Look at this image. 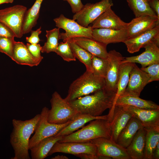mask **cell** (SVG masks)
<instances>
[{
    "label": "cell",
    "instance_id": "cell-1",
    "mask_svg": "<svg viewBox=\"0 0 159 159\" xmlns=\"http://www.w3.org/2000/svg\"><path fill=\"white\" fill-rule=\"evenodd\" d=\"M116 92L105 87L93 93L68 102L77 112L98 116L113 105Z\"/></svg>",
    "mask_w": 159,
    "mask_h": 159
},
{
    "label": "cell",
    "instance_id": "cell-2",
    "mask_svg": "<svg viewBox=\"0 0 159 159\" xmlns=\"http://www.w3.org/2000/svg\"><path fill=\"white\" fill-rule=\"evenodd\" d=\"M40 117V114H38L29 120H12L13 129L10 141L14 150V155L11 159H30L28 151L30 138L34 132Z\"/></svg>",
    "mask_w": 159,
    "mask_h": 159
},
{
    "label": "cell",
    "instance_id": "cell-3",
    "mask_svg": "<svg viewBox=\"0 0 159 159\" xmlns=\"http://www.w3.org/2000/svg\"><path fill=\"white\" fill-rule=\"evenodd\" d=\"M110 125L108 120L97 119L93 120L77 131L64 136L58 142L85 143L100 138L110 139Z\"/></svg>",
    "mask_w": 159,
    "mask_h": 159
},
{
    "label": "cell",
    "instance_id": "cell-4",
    "mask_svg": "<svg viewBox=\"0 0 159 159\" xmlns=\"http://www.w3.org/2000/svg\"><path fill=\"white\" fill-rule=\"evenodd\" d=\"M105 86L104 78L86 70L70 85L65 99L68 102L93 93Z\"/></svg>",
    "mask_w": 159,
    "mask_h": 159
},
{
    "label": "cell",
    "instance_id": "cell-5",
    "mask_svg": "<svg viewBox=\"0 0 159 159\" xmlns=\"http://www.w3.org/2000/svg\"><path fill=\"white\" fill-rule=\"evenodd\" d=\"M51 108L49 110L48 121L51 123L61 124L72 120L77 112L65 98L57 92L52 94L50 100Z\"/></svg>",
    "mask_w": 159,
    "mask_h": 159
},
{
    "label": "cell",
    "instance_id": "cell-6",
    "mask_svg": "<svg viewBox=\"0 0 159 159\" xmlns=\"http://www.w3.org/2000/svg\"><path fill=\"white\" fill-rule=\"evenodd\" d=\"M49 110L46 107H44L42 110L40 114V119L34 131L35 133L29 140V150L37 144L44 139L55 135L72 120L61 124L50 123L48 121Z\"/></svg>",
    "mask_w": 159,
    "mask_h": 159
},
{
    "label": "cell",
    "instance_id": "cell-7",
    "mask_svg": "<svg viewBox=\"0 0 159 159\" xmlns=\"http://www.w3.org/2000/svg\"><path fill=\"white\" fill-rule=\"evenodd\" d=\"M26 7L17 5L0 10V22L4 24L13 32L15 37L23 36L22 29Z\"/></svg>",
    "mask_w": 159,
    "mask_h": 159
},
{
    "label": "cell",
    "instance_id": "cell-8",
    "mask_svg": "<svg viewBox=\"0 0 159 159\" xmlns=\"http://www.w3.org/2000/svg\"><path fill=\"white\" fill-rule=\"evenodd\" d=\"M113 5L112 0H101L95 3H87L74 14L73 19L85 27L88 26L102 14Z\"/></svg>",
    "mask_w": 159,
    "mask_h": 159
},
{
    "label": "cell",
    "instance_id": "cell-9",
    "mask_svg": "<svg viewBox=\"0 0 159 159\" xmlns=\"http://www.w3.org/2000/svg\"><path fill=\"white\" fill-rule=\"evenodd\" d=\"M54 21L58 28L62 29L65 31L60 33V39L63 42L76 37L92 39V29L90 26L84 27L75 20L67 18L62 14L54 19Z\"/></svg>",
    "mask_w": 159,
    "mask_h": 159
},
{
    "label": "cell",
    "instance_id": "cell-10",
    "mask_svg": "<svg viewBox=\"0 0 159 159\" xmlns=\"http://www.w3.org/2000/svg\"><path fill=\"white\" fill-rule=\"evenodd\" d=\"M89 142L96 147L97 155L108 157L114 159H131L126 149L110 139L100 138Z\"/></svg>",
    "mask_w": 159,
    "mask_h": 159
},
{
    "label": "cell",
    "instance_id": "cell-11",
    "mask_svg": "<svg viewBox=\"0 0 159 159\" xmlns=\"http://www.w3.org/2000/svg\"><path fill=\"white\" fill-rule=\"evenodd\" d=\"M107 115L110 125V139L116 143L119 133L132 116L123 110L121 106L116 105L110 109Z\"/></svg>",
    "mask_w": 159,
    "mask_h": 159
},
{
    "label": "cell",
    "instance_id": "cell-12",
    "mask_svg": "<svg viewBox=\"0 0 159 159\" xmlns=\"http://www.w3.org/2000/svg\"><path fill=\"white\" fill-rule=\"evenodd\" d=\"M56 153L70 154L74 155L83 153L97 155L96 146L90 142L59 143L57 142L51 149L48 156Z\"/></svg>",
    "mask_w": 159,
    "mask_h": 159
},
{
    "label": "cell",
    "instance_id": "cell-13",
    "mask_svg": "<svg viewBox=\"0 0 159 159\" xmlns=\"http://www.w3.org/2000/svg\"><path fill=\"white\" fill-rule=\"evenodd\" d=\"M124 58L120 53L115 50L108 52L107 70L105 79V87L116 93L120 65Z\"/></svg>",
    "mask_w": 159,
    "mask_h": 159
},
{
    "label": "cell",
    "instance_id": "cell-14",
    "mask_svg": "<svg viewBox=\"0 0 159 159\" xmlns=\"http://www.w3.org/2000/svg\"><path fill=\"white\" fill-rule=\"evenodd\" d=\"M159 25L157 16L143 15L135 17L128 23L126 29L127 39L137 36Z\"/></svg>",
    "mask_w": 159,
    "mask_h": 159
},
{
    "label": "cell",
    "instance_id": "cell-15",
    "mask_svg": "<svg viewBox=\"0 0 159 159\" xmlns=\"http://www.w3.org/2000/svg\"><path fill=\"white\" fill-rule=\"evenodd\" d=\"M150 80L148 74L134 63L130 73L127 86L122 94L139 97L145 87L149 83Z\"/></svg>",
    "mask_w": 159,
    "mask_h": 159
},
{
    "label": "cell",
    "instance_id": "cell-16",
    "mask_svg": "<svg viewBox=\"0 0 159 159\" xmlns=\"http://www.w3.org/2000/svg\"><path fill=\"white\" fill-rule=\"evenodd\" d=\"M159 41L151 42L144 47L145 50L136 56L124 58L121 62L138 63L144 68L159 63Z\"/></svg>",
    "mask_w": 159,
    "mask_h": 159
},
{
    "label": "cell",
    "instance_id": "cell-17",
    "mask_svg": "<svg viewBox=\"0 0 159 159\" xmlns=\"http://www.w3.org/2000/svg\"><path fill=\"white\" fill-rule=\"evenodd\" d=\"M120 106L125 111L139 120L145 129L159 126V110H148L127 105Z\"/></svg>",
    "mask_w": 159,
    "mask_h": 159
},
{
    "label": "cell",
    "instance_id": "cell-18",
    "mask_svg": "<svg viewBox=\"0 0 159 159\" xmlns=\"http://www.w3.org/2000/svg\"><path fill=\"white\" fill-rule=\"evenodd\" d=\"M91 24L92 29L107 28L114 30L126 29L128 23L122 21L110 8Z\"/></svg>",
    "mask_w": 159,
    "mask_h": 159
},
{
    "label": "cell",
    "instance_id": "cell-19",
    "mask_svg": "<svg viewBox=\"0 0 159 159\" xmlns=\"http://www.w3.org/2000/svg\"><path fill=\"white\" fill-rule=\"evenodd\" d=\"M154 41H159V25L137 36L127 39L124 43L127 51L133 53L138 52L147 44Z\"/></svg>",
    "mask_w": 159,
    "mask_h": 159
},
{
    "label": "cell",
    "instance_id": "cell-20",
    "mask_svg": "<svg viewBox=\"0 0 159 159\" xmlns=\"http://www.w3.org/2000/svg\"><path fill=\"white\" fill-rule=\"evenodd\" d=\"M92 39L107 45L123 42L127 39L126 29L114 30L107 28L92 29Z\"/></svg>",
    "mask_w": 159,
    "mask_h": 159
},
{
    "label": "cell",
    "instance_id": "cell-21",
    "mask_svg": "<svg viewBox=\"0 0 159 159\" xmlns=\"http://www.w3.org/2000/svg\"><path fill=\"white\" fill-rule=\"evenodd\" d=\"M93 56L104 59H107L108 52L107 45L94 40L85 37H76L70 39Z\"/></svg>",
    "mask_w": 159,
    "mask_h": 159
},
{
    "label": "cell",
    "instance_id": "cell-22",
    "mask_svg": "<svg viewBox=\"0 0 159 159\" xmlns=\"http://www.w3.org/2000/svg\"><path fill=\"white\" fill-rule=\"evenodd\" d=\"M12 60L17 64L30 67L38 65L40 61L34 57L22 42L15 41Z\"/></svg>",
    "mask_w": 159,
    "mask_h": 159
},
{
    "label": "cell",
    "instance_id": "cell-23",
    "mask_svg": "<svg viewBox=\"0 0 159 159\" xmlns=\"http://www.w3.org/2000/svg\"><path fill=\"white\" fill-rule=\"evenodd\" d=\"M143 127L140 122L132 116L119 133L116 143L126 148L130 143L137 131Z\"/></svg>",
    "mask_w": 159,
    "mask_h": 159
},
{
    "label": "cell",
    "instance_id": "cell-24",
    "mask_svg": "<svg viewBox=\"0 0 159 159\" xmlns=\"http://www.w3.org/2000/svg\"><path fill=\"white\" fill-rule=\"evenodd\" d=\"M97 119H107V115L95 117L87 114L77 113L71 122L54 136H64L68 135L82 127L86 123Z\"/></svg>",
    "mask_w": 159,
    "mask_h": 159
},
{
    "label": "cell",
    "instance_id": "cell-25",
    "mask_svg": "<svg viewBox=\"0 0 159 159\" xmlns=\"http://www.w3.org/2000/svg\"><path fill=\"white\" fill-rule=\"evenodd\" d=\"M145 134V129L143 127L140 128L125 148L131 159H144Z\"/></svg>",
    "mask_w": 159,
    "mask_h": 159
},
{
    "label": "cell",
    "instance_id": "cell-26",
    "mask_svg": "<svg viewBox=\"0 0 159 159\" xmlns=\"http://www.w3.org/2000/svg\"><path fill=\"white\" fill-rule=\"evenodd\" d=\"M115 105H127L148 110H159V106L152 101L142 99L138 96L124 94L118 97Z\"/></svg>",
    "mask_w": 159,
    "mask_h": 159
},
{
    "label": "cell",
    "instance_id": "cell-27",
    "mask_svg": "<svg viewBox=\"0 0 159 159\" xmlns=\"http://www.w3.org/2000/svg\"><path fill=\"white\" fill-rule=\"evenodd\" d=\"M64 136H52L44 139L29 150L32 159H44L48 154L54 144Z\"/></svg>",
    "mask_w": 159,
    "mask_h": 159
},
{
    "label": "cell",
    "instance_id": "cell-28",
    "mask_svg": "<svg viewBox=\"0 0 159 159\" xmlns=\"http://www.w3.org/2000/svg\"><path fill=\"white\" fill-rule=\"evenodd\" d=\"M44 0H36L33 5L25 13L22 32L25 34L30 32L37 24L39 15L40 10Z\"/></svg>",
    "mask_w": 159,
    "mask_h": 159
},
{
    "label": "cell",
    "instance_id": "cell-29",
    "mask_svg": "<svg viewBox=\"0 0 159 159\" xmlns=\"http://www.w3.org/2000/svg\"><path fill=\"white\" fill-rule=\"evenodd\" d=\"M145 129L144 159H153V152L159 143V126Z\"/></svg>",
    "mask_w": 159,
    "mask_h": 159
},
{
    "label": "cell",
    "instance_id": "cell-30",
    "mask_svg": "<svg viewBox=\"0 0 159 159\" xmlns=\"http://www.w3.org/2000/svg\"><path fill=\"white\" fill-rule=\"evenodd\" d=\"M134 64L131 62H121L117 83V91L114 103L111 108L114 107L118 97L123 93L126 89L129 81L130 73Z\"/></svg>",
    "mask_w": 159,
    "mask_h": 159
},
{
    "label": "cell",
    "instance_id": "cell-31",
    "mask_svg": "<svg viewBox=\"0 0 159 159\" xmlns=\"http://www.w3.org/2000/svg\"><path fill=\"white\" fill-rule=\"evenodd\" d=\"M67 41L76 58L85 66L86 70L93 72L92 59L93 55L71 39ZM64 41V42H65Z\"/></svg>",
    "mask_w": 159,
    "mask_h": 159
},
{
    "label": "cell",
    "instance_id": "cell-32",
    "mask_svg": "<svg viewBox=\"0 0 159 159\" xmlns=\"http://www.w3.org/2000/svg\"><path fill=\"white\" fill-rule=\"evenodd\" d=\"M135 17L143 15L157 16L150 7L148 0H126Z\"/></svg>",
    "mask_w": 159,
    "mask_h": 159
},
{
    "label": "cell",
    "instance_id": "cell-33",
    "mask_svg": "<svg viewBox=\"0 0 159 159\" xmlns=\"http://www.w3.org/2000/svg\"><path fill=\"white\" fill-rule=\"evenodd\" d=\"M46 33L47 41L42 47L41 52L47 53L55 52L59 44V41L60 39L59 29L55 28L49 30H46Z\"/></svg>",
    "mask_w": 159,
    "mask_h": 159
},
{
    "label": "cell",
    "instance_id": "cell-34",
    "mask_svg": "<svg viewBox=\"0 0 159 159\" xmlns=\"http://www.w3.org/2000/svg\"><path fill=\"white\" fill-rule=\"evenodd\" d=\"M92 66L93 73L95 75L105 79L108 67L107 59H104L93 56L92 59Z\"/></svg>",
    "mask_w": 159,
    "mask_h": 159
},
{
    "label": "cell",
    "instance_id": "cell-35",
    "mask_svg": "<svg viewBox=\"0 0 159 159\" xmlns=\"http://www.w3.org/2000/svg\"><path fill=\"white\" fill-rule=\"evenodd\" d=\"M65 61H75L76 58L67 41L59 43L55 52Z\"/></svg>",
    "mask_w": 159,
    "mask_h": 159
},
{
    "label": "cell",
    "instance_id": "cell-36",
    "mask_svg": "<svg viewBox=\"0 0 159 159\" xmlns=\"http://www.w3.org/2000/svg\"><path fill=\"white\" fill-rule=\"evenodd\" d=\"M15 41L14 38L0 37V52L6 54L12 59Z\"/></svg>",
    "mask_w": 159,
    "mask_h": 159
},
{
    "label": "cell",
    "instance_id": "cell-37",
    "mask_svg": "<svg viewBox=\"0 0 159 159\" xmlns=\"http://www.w3.org/2000/svg\"><path fill=\"white\" fill-rule=\"evenodd\" d=\"M140 69L148 74L150 77L149 82L159 80V63L141 68Z\"/></svg>",
    "mask_w": 159,
    "mask_h": 159
},
{
    "label": "cell",
    "instance_id": "cell-38",
    "mask_svg": "<svg viewBox=\"0 0 159 159\" xmlns=\"http://www.w3.org/2000/svg\"><path fill=\"white\" fill-rule=\"evenodd\" d=\"M26 45L31 54L41 62L43 57L41 55L42 47L40 44H32L27 43Z\"/></svg>",
    "mask_w": 159,
    "mask_h": 159
},
{
    "label": "cell",
    "instance_id": "cell-39",
    "mask_svg": "<svg viewBox=\"0 0 159 159\" xmlns=\"http://www.w3.org/2000/svg\"><path fill=\"white\" fill-rule=\"evenodd\" d=\"M42 27L39 28L35 31L32 30L31 35L26 38V42L30 44H38L41 40L40 39L39 35L42 32L41 30Z\"/></svg>",
    "mask_w": 159,
    "mask_h": 159
},
{
    "label": "cell",
    "instance_id": "cell-40",
    "mask_svg": "<svg viewBox=\"0 0 159 159\" xmlns=\"http://www.w3.org/2000/svg\"><path fill=\"white\" fill-rule=\"evenodd\" d=\"M6 37L14 38L15 36L13 32L8 26L0 22V37Z\"/></svg>",
    "mask_w": 159,
    "mask_h": 159
},
{
    "label": "cell",
    "instance_id": "cell-41",
    "mask_svg": "<svg viewBox=\"0 0 159 159\" xmlns=\"http://www.w3.org/2000/svg\"><path fill=\"white\" fill-rule=\"evenodd\" d=\"M67 1L71 7L72 12L74 13L80 11L84 5L82 4L81 0H63Z\"/></svg>",
    "mask_w": 159,
    "mask_h": 159
},
{
    "label": "cell",
    "instance_id": "cell-42",
    "mask_svg": "<svg viewBox=\"0 0 159 159\" xmlns=\"http://www.w3.org/2000/svg\"><path fill=\"white\" fill-rule=\"evenodd\" d=\"M75 156L84 159H108V158L107 157L105 156L95 155L88 153L80 154Z\"/></svg>",
    "mask_w": 159,
    "mask_h": 159
},
{
    "label": "cell",
    "instance_id": "cell-43",
    "mask_svg": "<svg viewBox=\"0 0 159 159\" xmlns=\"http://www.w3.org/2000/svg\"><path fill=\"white\" fill-rule=\"evenodd\" d=\"M149 5L159 19V0H148Z\"/></svg>",
    "mask_w": 159,
    "mask_h": 159
},
{
    "label": "cell",
    "instance_id": "cell-44",
    "mask_svg": "<svg viewBox=\"0 0 159 159\" xmlns=\"http://www.w3.org/2000/svg\"><path fill=\"white\" fill-rule=\"evenodd\" d=\"M159 159V143L157 145L153 153V159Z\"/></svg>",
    "mask_w": 159,
    "mask_h": 159
},
{
    "label": "cell",
    "instance_id": "cell-45",
    "mask_svg": "<svg viewBox=\"0 0 159 159\" xmlns=\"http://www.w3.org/2000/svg\"><path fill=\"white\" fill-rule=\"evenodd\" d=\"M51 159H68V158L64 155H58L54 157H52Z\"/></svg>",
    "mask_w": 159,
    "mask_h": 159
},
{
    "label": "cell",
    "instance_id": "cell-46",
    "mask_svg": "<svg viewBox=\"0 0 159 159\" xmlns=\"http://www.w3.org/2000/svg\"><path fill=\"white\" fill-rule=\"evenodd\" d=\"M14 0H0V5L4 4L12 3Z\"/></svg>",
    "mask_w": 159,
    "mask_h": 159
}]
</instances>
